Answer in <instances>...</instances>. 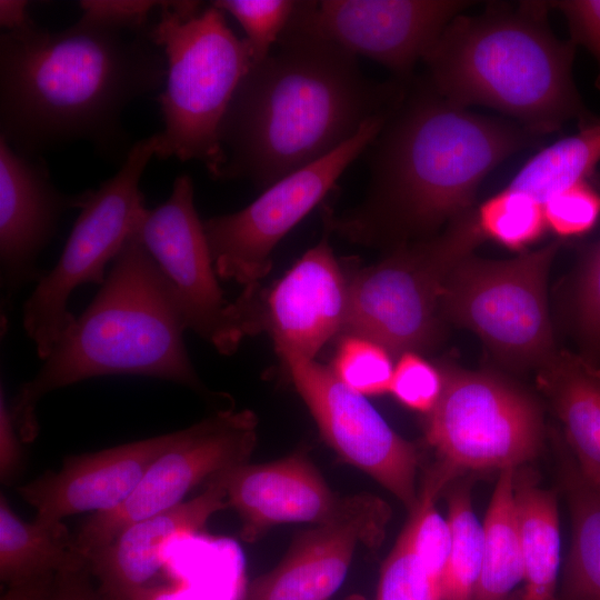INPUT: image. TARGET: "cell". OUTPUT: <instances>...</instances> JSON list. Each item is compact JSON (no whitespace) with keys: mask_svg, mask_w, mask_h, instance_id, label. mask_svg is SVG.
Returning <instances> with one entry per match:
<instances>
[{"mask_svg":"<svg viewBox=\"0 0 600 600\" xmlns=\"http://www.w3.org/2000/svg\"><path fill=\"white\" fill-rule=\"evenodd\" d=\"M150 26L123 29L81 17L61 31L32 21L2 32L0 136L29 157L74 140L114 150L124 109L164 86L167 60Z\"/></svg>","mask_w":600,"mask_h":600,"instance_id":"cell-1","label":"cell"},{"mask_svg":"<svg viewBox=\"0 0 600 600\" xmlns=\"http://www.w3.org/2000/svg\"><path fill=\"white\" fill-rule=\"evenodd\" d=\"M293 14V13H292ZM406 83H378L357 57L290 19L239 83L220 126L219 179L266 189L329 154L371 118L393 111Z\"/></svg>","mask_w":600,"mask_h":600,"instance_id":"cell-2","label":"cell"},{"mask_svg":"<svg viewBox=\"0 0 600 600\" xmlns=\"http://www.w3.org/2000/svg\"><path fill=\"white\" fill-rule=\"evenodd\" d=\"M540 137L513 121L470 112L426 79L407 90L374 139L366 200L329 231L363 244L427 239L470 210L478 187L502 161Z\"/></svg>","mask_w":600,"mask_h":600,"instance_id":"cell-3","label":"cell"},{"mask_svg":"<svg viewBox=\"0 0 600 600\" xmlns=\"http://www.w3.org/2000/svg\"><path fill=\"white\" fill-rule=\"evenodd\" d=\"M111 263L91 303L12 400L23 443L39 434L37 406L47 393L92 377L146 376L203 390L184 344L188 327L180 304L136 232Z\"/></svg>","mask_w":600,"mask_h":600,"instance_id":"cell-4","label":"cell"},{"mask_svg":"<svg viewBox=\"0 0 600 600\" xmlns=\"http://www.w3.org/2000/svg\"><path fill=\"white\" fill-rule=\"evenodd\" d=\"M548 1L489 2L478 16L460 13L423 61L427 80L450 102L486 106L543 137L579 120L597 119L572 77L576 44L548 23Z\"/></svg>","mask_w":600,"mask_h":600,"instance_id":"cell-5","label":"cell"},{"mask_svg":"<svg viewBox=\"0 0 600 600\" xmlns=\"http://www.w3.org/2000/svg\"><path fill=\"white\" fill-rule=\"evenodd\" d=\"M201 7L199 1H164L149 29L167 60L158 97L164 129L156 156L201 161L219 179L226 162L220 126L253 57L221 10Z\"/></svg>","mask_w":600,"mask_h":600,"instance_id":"cell-6","label":"cell"},{"mask_svg":"<svg viewBox=\"0 0 600 600\" xmlns=\"http://www.w3.org/2000/svg\"><path fill=\"white\" fill-rule=\"evenodd\" d=\"M483 240L471 208L436 236L394 247L349 281L344 329L376 341L392 357L433 348L442 336L448 277Z\"/></svg>","mask_w":600,"mask_h":600,"instance_id":"cell-7","label":"cell"},{"mask_svg":"<svg viewBox=\"0 0 600 600\" xmlns=\"http://www.w3.org/2000/svg\"><path fill=\"white\" fill-rule=\"evenodd\" d=\"M560 240L509 260L473 253L460 261L444 286V321L473 331L506 366L539 368L556 351L547 280Z\"/></svg>","mask_w":600,"mask_h":600,"instance_id":"cell-8","label":"cell"},{"mask_svg":"<svg viewBox=\"0 0 600 600\" xmlns=\"http://www.w3.org/2000/svg\"><path fill=\"white\" fill-rule=\"evenodd\" d=\"M159 147V132L130 147L119 171L98 189L87 190L84 203L57 264L44 272L22 309L27 336L44 360L74 316L68 301L76 288L102 284L106 268L133 234L148 210L140 179Z\"/></svg>","mask_w":600,"mask_h":600,"instance_id":"cell-9","label":"cell"},{"mask_svg":"<svg viewBox=\"0 0 600 600\" xmlns=\"http://www.w3.org/2000/svg\"><path fill=\"white\" fill-rule=\"evenodd\" d=\"M441 371L443 390L424 431L448 481L460 470L517 468L537 456L542 416L527 392L493 372Z\"/></svg>","mask_w":600,"mask_h":600,"instance_id":"cell-10","label":"cell"},{"mask_svg":"<svg viewBox=\"0 0 600 600\" xmlns=\"http://www.w3.org/2000/svg\"><path fill=\"white\" fill-rule=\"evenodd\" d=\"M392 112L371 118L339 148L282 177L246 208L203 220L217 276L240 283L243 293L258 291L278 242L326 198Z\"/></svg>","mask_w":600,"mask_h":600,"instance_id":"cell-11","label":"cell"},{"mask_svg":"<svg viewBox=\"0 0 600 600\" xmlns=\"http://www.w3.org/2000/svg\"><path fill=\"white\" fill-rule=\"evenodd\" d=\"M257 424L252 411L226 409L182 429L123 503L82 523L73 534L77 549L88 559L127 527L180 504L201 481L248 463Z\"/></svg>","mask_w":600,"mask_h":600,"instance_id":"cell-12","label":"cell"},{"mask_svg":"<svg viewBox=\"0 0 600 600\" xmlns=\"http://www.w3.org/2000/svg\"><path fill=\"white\" fill-rule=\"evenodd\" d=\"M136 234L169 282L188 329L222 354L236 352L250 330L237 302L223 297L188 174L176 178L163 203L146 211Z\"/></svg>","mask_w":600,"mask_h":600,"instance_id":"cell-13","label":"cell"},{"mask_svg":"<svg viewBox=\"0 0 600 600\" xmlns=\"http://www.w3.org/2000/svg\"><path fill=\"white\" fill-rule=\"evenodd\" d=\"M277 352L327 443L412 511L419 500L416 447L393 431L366 397L347 387L330 367L289 350Z\"/></svg>","mask_w":600,"mask_h":600,"instance_id":"cell-14","label":"cell"},{"mask_svg":"<svg viewBox=\"0 0 600 600\" xmlns=\"http://www.w3.org/2000/svg\"><path fill=\"white\" fill-rule=\"evenodd\" d=\"M463 0L297 1L292 19L353 56L406 79L447 24L472 6Z\"/></svg>","mask_w":600,"mask_h":600,"instance_id":"cell-15","label":"cell"},{"mask_svg":"<svg viewBox=\"0 0 600 600\" xmlns=\"http://www.w3.org/2000/svg\"><path fill=\"white\" fill-rule=\"evenodd\" d=\"M389 518L381 499L348 497L336 518L300 534L274 569L249 584L242 600H328L343 582L357 546L378 547Z\"/></svg>","mask_w":600,"mask_h":600,"instance_id":"cell-16","label":"cell"},{"mask_svg":"<svg viewBox=\"0 0 600 600\" xmlns=\"http://www.w3.org/2000/svg\"><path fill=\"white\" fill-rule=\"evenodd\" d=\"M322 239L260 298L257 293L259 331L267 330L276 350H289L314 359L319 350L344 329L349 281L329 243Z\"/></svg>","mask_w":600,"mask_h":600,"instance_id":"cell-17","label":"cell"},{"mask_svg":"<svg viewBox=\"0 0 600 600\" xmlns=\"http://www.w3.org/2000/svg\"><path fill=\"white\" fill-rule=\"evenodd\" d=\"M87 191L56 189L40 162L16 151L0 136V281L6 301L43 276L37 260L69 209H80Z\"/></svg>","mask_w":600,"mask_h":600,"instance_id":"cell-18","label":"cell"},{"mask_svg":"<svg viewBox=\"0 0 600 600\" xmlns=\"http://www.w3.org/2000/svg\"><path fill=\"white\" fill-rule=\"evenodd\" d=\"M182 430L112 448L71 454L58 470H47L17 487L36 520L62 521L81 512H104L123 503L150 466L181 437Z\"/></svg>","mask_w":600,"mask_h":600,"instance_id":"cell-19","label":"cell"},{"mask_svg":"<svg viewBox=\"0 0 600 600\" xmlns=\"http://www.w3.org/2000/svg\"><path fill=\"white\" fill-rule=\"evenodd\" d=\"M228 508L221 473L197 497L140 520L88 557L103 600H157L169 592L156 583L166 550L176 539L200 530L213 513Z\"/></svg>","mask_w":600,"mask_h":600,"instance_id":"cell-20","label":"cell"},{"mask_svg":"<svg viewBox=\"0 0 600 600\" xmlns=\"http://www.w3.org/2000/svg\"><path fill=\"white\" fill-rule=\"evenodd\" d=\"M228 507L241 520L240 536L258 540L278 524L311 522L321 524L336 518L348 497L338 498L319 471L300 453L221 472Z\"/></svg>","mask_w":600,"mask_h":600,"instance_id":"cell-21","label":"cell"},{"mask_svg":"<svg viewBox=\"0 0 600 600\" xmlns=\"http://www.w3.org/2000/svg\"><path fill=\"white\" fill-rule=\"evenodd\" d=\"M537 370L580 472L600 487V367L580 353L557 350Z\"/></svg>","mask_w":600,"mask_h":600,"instance_id":"cell-22","label":"cell"},{"mask_svg":"<svg viewBox=\"0 0 600 600\" xmlns=\"http://www.w3.org/2000/svg\"><path fill=\"white\" fill-rule=\"evenodd\" d=\"M514 507L524 563V587L518 600H557L560 529L557 499L531 473L516 471Z\"/></svg>","mask_w":600,"mask_h":600,"instance_id":"cell-23","label":"cell"},{"mask_svg":"<svg viewBox=\"0 0 600 600\" xmlns=\"http://www.w3.org/2000/svg\"><path fill=\"white\" fill-rule=\"evenodd\" d=\"M88 564L62 521L21 520L0 496V579L8 584Z\"/></svg>","mask_w":600,"mask_h":600,"instance_id":"cell-24","label":"cell"},{"mask_svg":"<svg viewBox=\"0 0 600 600\" xmlns=\"http://www.w3.org/2000/svg\"><path fill=\"white\" fill-rule=\"evenodd\" d=\"M562 452L572 537L557 600H600V487L582 476L569 450Z\"/></svg>","mask_w":600,"mask_h":600,"instance_id":"cell-25","label":"cell"},{"mask_svg":"<svg viewBox=\"0 0 600 600\" xmlns=\"http://www.w3.org/2000/svg\"><path fill=\"white\" fill-rule=\"evenodd\" d=\"M516 468L500 471L483 527L480 576L471 600H508L524 580V563L514 507Z\"/></svg>","mask_w":600,"mask_h":600,"instance_id":"cell-26","label":"cell"},{"mask_svg":"<svg viewBox=\"0 0 600 600\" xmlns=\"http://www.w3.org/2000/svg\"><path fill=\"white\" fill-rule=\"evenodd\" d=\"M600 162V119L541 149L517 172L508 188L542 204L554 193L596 173Z\"/></svg>","mask_w":600,"mask_h":600,"instance_id":"cell-27","label":"cell"},{"mask_svg":"<svg viewBox=\"0 0 600 600\" xmlns=\"http://www.w3.org/2000/svg\"><path fill=\"white\" fill-rule=\"evenodd\" d=\"M448 522L452 534L440 600H471L482 564L483 527L471 506L469 488L458 487L448 498Z\"/></svg>","mask_w":600,"mask_h":600,"instance_id":"cell-28","label":"cell"},{"mask_svg":"<svg viewBox=\"0 0 600 600\" xmlns=\"http://www.w3.org/2000/svg\"><path fill=\"white\" fill-rule=\"evenodd\" d=\"M476 216L484 239L513 251L537 242L548 230L543 204L508 187L483 201Z\"/></svg>","mask_w":600,"mask_h":600,"instance_id":"cell-29","label":"cell"},{"mask_svg":"<svg viewBox=\"0 0 600 600\" xmlns=\"http://www.w3.org/2000/svg\"><path fill=\"white\" fill-rule=\"evenodd\" d=\"M600 189V176L591 177ZM569 318L580 354L600 367V239L584 253L569 299Z\"/></svg>","mask_w":600,"mask_h":600,"instance_id":"cell-30","label":"cell"},{"mask_svg":"<svg viewBox=\"0 0 600 600\" xmlns=\"http://www.w3.org/2000/svg\"><path fill=\"white\" fill-rule=\"evenodd\" d=\"M331 370L347 387L366 397L390 391L394 366L384 347L348 334L339 344Z\"/></svg>","mask_w":600,"mask_h":600,"instance_id":"cell-31","label":"cell"},{"mask_svg":"<svg viewBox=\"0 0 600 600\" xmlns=\"http://www.w3.org/2000/svg\"><path fill=\"white\" fill-rule=\"evenodd\" d=\"M211 4L240 23L251 47L254 64L276 46L292 17L297 1L216 0Z\"/></svg>","mask_w":600,"mask_h":600,"instance_id":"cell-32","label":"cell"},{"mask_svg":"<svg viewBox=\"0 0 600 600\" xmlns=\"http://www.w3.org/2000/svg\"><path fill=\"white\" fill-rule=\"evenodd\" d=\"M377 600H440V587L414 553L406 527L382 566Z\"/></svg>","mask_w":600,"mask_h":600,"instance_id":"cell-33","label":"cell"},{"mask_svg":"<svg viewBox=\"0 0 600 600\" xmlns=\"http://www.w3.org/2000/svg\"><path fill=\"white\" fill-rule=\"evenodd\" d=\"M547 227L559 238L581 237L600 218V189L592 179L573 183L543 203Z\"/></svg>","mask_w":600,"mask_h":600,"instance_id":"cell-34","label":"cell"},{"mask_svg":"<svg viewBox=\"0 0 600 600\" xmlns=\"http://www.w3.org/2000/svg\"><path fill=\"white\" fill-rule=\"evenodd\" d=\"M443 373L419 353L408 352L398 358L390 391L403 406L429 413L443 390Z\"/></svg>","mask_w":600,"mask_h":600,"instance_id":"cell-35","label":"cell"},{"mask_svg":"<svg viewBox=\"0 0 600 600\" xmlns=\"http://www.w3.org/2000/svg\"><path fill=\"white\" fill-rule=\"evenodd\" d=\"M548 4L567 19L570 40L596 59L599 71L594 86L600 90V0H557Z\"/></svg>","mask_w":600,"mask_h":600,"instance_id":"cell-36","label":"cell"},{"mask_svg":"<svg viewBox=\"0 0 600 600\" xmlns=\"http://www.w3.org/2000/svg\"><path fill=\"white\" fill-rule=\"evenodd\" d=\"M164 1L150 0H83L82 18L100 23L140 30L148 28L150 13Z\"/></svg>","mask_w":600,"mask_h":600,"instance_id":"cell-37","label":"cell"},{"mask_svg":"<svg viewBox=\"0 0 600 600\" xmlns=\"http://www.w3.org/2000/svg\"><path fill=\"white\" fill-rule=\"evenodd\" d=\"M22 440L18 433L3 388L0 389V479L11 483L22 466Z\"/></svg>","mask_w":600,"mask_h":600,"instance_id":"cell-38","label":"cell"},{"mask_svg":"<svg viewBox=\"0 0 600 600\" xmlns=\"http://www.w3.org/2000/svg\"><path fill=\"white\" fill-rule=\"evenodd\" d=\"M88 564L56 572L49 600H103Z\"/></svg>","mask_w":600,"mask_h":600,"instance_id":"cell-39","label":"cell"},{"mask_svg":"<svg viewBox=\"0 0 600 600\" xmlns=\"http://www.w3.org/2000/svg\"><path fill=\"white\" fill-rule=\"evenodd\" d=\"M54 576L56 573H44L8 584L0 600H49Z\"/></svg>","mask_w":600,"mask_h":600,"instance_id":"cell-40","label":"cell"},{"mask_svg":"<svg viewBox=\"0 0 600 600\" xmlns=\"http://www.w3.org/2000/svg\"><path fill=\"white\" fill-rule=\"evenodd\" d=\"M26 0H1L0 1V24L4 31L19 30L32 22Z\"/></svg>","mask_w":600,"mask_h":600,"instance_id":"cell-41","label":"cell"}]
</instances>
